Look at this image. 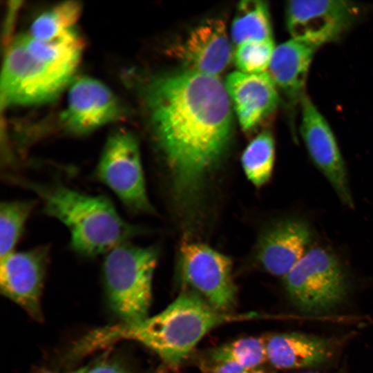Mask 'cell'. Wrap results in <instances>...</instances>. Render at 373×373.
Masks as SVG:
<instances>
[{"label":"cell","mask_w":373,"mask_h":373,"mask_svg":"<svg viewBox=\"0 0 373 373\" xmlns=\"http://www.w3.org/2000/svg\"><path fill=\"white\" fill-rule=\"evenodd\" d=\"M144 98L177 197L191 202L221 160L232 130L231 102L218 77L189 70L153 79Z\"/></svg>","instance_id":"6da1fadb"},{"label":"cell","mask_w":373,"mask_h":373,"mask_svg":"<svg viewBox=\"0 0 373 373\" xmlns=\"http://www.w3.org/2000/svg\"><path fill=\"white\" fill-rule=\"evenodd\" d=\"M258 314H234L216 309L197 292L181 293L163 311L135 323H118L88 332L73 354L83 356L119 341L131 340L149 348L171 367H177L211 329Z\"/></svg>","instance_id":"7a4b0ae2"},{"label":"cell","mask_w":373,"mask_h":373,"mask_svg":"<svg viewBox=\"0 0 373 373\" xmlns=\"http://www.w3.org/2000/svg\"><path fill=\"white\" fill-rule=\"evenodd\" d=\"M83 46L75 28L48 40L30 35L17 37L3 65L1 101L6 105H31L54 99L72 82Z\"/></svg>","instance_id":"3957f363"},{"label":"cell","mask_w":373,"mask_h":373,"mask_svg":"<svg viewBox=\"0 0 373 373\" xmlns=\"http://www.w3.org/2000/svg\"><path fill=\"white\" fill-rule=\"evenodd\" d=\"M13 182L34 192L41 201V211L66 227L70 248L82 256L106 254L142 232L123 219L104 195L84 193L60 182L44 184L15 177Z\"/></svg>","instance_id":"277c9868"},{"label":"cell","mask_w":373,"mask_h":373,"mask_svg":"<svg viewBox=\"0 0 373 373\" xmlns=\"http://www.w3.org/2000/svg\"><path fill=\"white\" fill-rule=\"evenodd\" d=\"M157 258L155 247L129 242L106 254L102 265L106 292L121 322L135 323L149 316Z\"/></svg>","instance_id":"5b68a950"},{"label":"cell","mask_w":373,"mask_h":373,"mask_svg":"<svg viewBox=\"0 0 373 373\" xmlns=\"http://www.w3.org/2000/svg\"><path fill=\"white\" fill-rule=\"evenodd\" d=\"M287 294L304 313L331 311L347 297L349 283L341 261L322 247L308 249L284 277Z\"/></svg>","instance_id":"8992f818"},{"label":"cell","mask_w":373,"mask_h":373,"mask_svg":"<svg viewBox=\"0 0 373 373\" xmlns=\"http://www.w3.org/2000/svg\"><path fill=\"white\" fill-rule=\"evenodd\" d=\"M95 174L128 210L146 213L154 211L147 195L139 144L131 133L119 130L111 135Z\"/></svg>","instance_id":"52a82bcc"},{"label":"cell","mask_w":373,"mask_h":373,"mask_svg":"<svg viewBox=\"0 0 373 373\" xmlns=\"http://www.w3.org/2000/svg\"><path fill=\"white\" fill-rule=\"evenodd\" d=\"M361 8L347 1H290L287 27L291 39L319 48L339 39L357 21Z\"/></svg>","instance_id":"ba28073f"},{"label":"cell","mask_w":373,"mask_h":373,"mask_svg":"<svg viewBox=\"0 0 373 373\" xmlns=\"http://www.w3.org/2000/svg\"><path fill=\"white\" fill-rule=\"evenodd\" d=\"M184 280L216 309L230 312L236 303V287L231 259L201 243H188L180 249Z\"/></svg>","instance_id":"9c48e42d"},{"label":"cell","mask_w":373,"mask_h":373,"mask_svg":"<svg viewBox=\"0 0 373 373\" xmlns=\"http://www.w3.org/2000/svg\"><path fill=\"white\" fill-rule=\"evenodd\" d=\"M50 251L44 245L0 258L1 293L38 321L43 318L41 298Z\"/></svg>","instance_id":"30bf717a"},{"label":"cell","mask_w":373,"mask_h":373,"mask_svg":"<svg viewBox=\"0 0 373 373\" xmlns=\"http://www.w3.org/2000/svg\"><path fill=\"white\" fill-rule=\"evenodd\" d=\"M300 107V134L312 160L341 202L352 209L354 202L345 162L332 130L307 95L302 98Z\"/></svg>","instance_id":"8fae6325"},{"label":"cell","mask_w":373,"mask_h":373,"mask_svg":"<svg viewBox=\"0 0 373 373\" xmlns=\"http://www.w3.org/2000/svg\"><path fill=\"white\" fill-rule=\"evenodd\" d=\"M122 113L119 100L105 84L82 77L71 82L61 121L73 134L85 135L118 119Z\"/></svg>","instance_id":"7c38bea8"},{"label":"cell","mask_w":373,"mask_h":373,"mask_svg":"<svg viewBox=\"0 0 373 373\" xmlns=\"http://www.w3.org/2000/svg\"><path fill=\"white\" fill-rule=\"evenodd\" d=\"M173 50L186 70L215 77L233 58L225 23L217 18L195 26Z\"/></svg>","instance_id":"4fadbf2b"},{"label":"cell","mask_w":373,"mask_h":373,"mask_svg":"<svg viewBox=\"0 0 373 373\" xmlns=\"http://www.w3.org/2000/svg\"><path fill=\"white\" fill-rule=\"evenodd\" d=\"M225 87L241 128L251 131L275 112L279 102L277 86L267 72L230 73Z\"/></svg>","instance_id":"5bb4252c"},{"label":"cell","mask_w":373,"mask_h":373,"mask_svg":"<svg viewBox=\"0 0 373 373\" xmlns=\"http://www.w3.org/2000/svg\"><path fill=\"white\" fill-rule=\"evenodd\" d=\"M311 239L312 231L305 220H282L261 236L256 258L268 273L285 277L307 251Z\"/></svg>","instance_id":"9a60e30c"},{"label":"cell","mask_w":373,"mask_h":373,"mask_svg":"<svg viewBox=\"0 0 373 373\" xmlns=\"http://www.w3.org/2000/svg\"><path fill=\"white\" fill-rule=\"evenodd\" d=\"M332 339L301 333H281L266 341L267 361L278 369L316 366L330 359L336 348Z\"/></svg>","instance_id":"2e32d148"},{"label":"cell","mask_w":373,"mask_h":373,"mask_svg":"<svg viewBox=\"0 0 373 373\" xmlns=\"http://www.w3.org/2000/svg\"><path fill=\"white\" fill-rule=\"evenodd\" d=\"M318 48L291 39L275 48L267 73L291 100L301 101L309 66Z\"/></svg>","instance_id":"e0dca14e"},{"label":"cell","mask_w":373,"mask_h":373,"mask_svg":"<svg viewBox=\"0 0 373 373\" xmlns=\"http://www.w3.org/2000/svg\"><path fill=\"white\" fill-rule=\"evenodd\" d=\"M231 33V39L236 46L248 41L273 39L267 3L258 0L239 2Z\"/></svg>","instance_id":"ac0fdd59"},{"label":"cell","mask_w":373,"mask_h":373,"mask_svg":"<svg viewBox=\"0 0 373 373\" xmlns=\"http://www.w3.org/2000/svg\"><path fill=\"white\" fill-rule=\"evenodd\" d=\"M275 160V143L269 131L258 135L242 155L244 171L256 186L266 183L271 177Z\"/></svg>","instance_id":"d6986e66"},{"label":"cell","mask_w":373,"mask_h":373,"mask_svg":"<svg viewBox=\"0 0 373 373\" xmlns=\"http://www.w3.org/2000/svg\"><path fill=\"white\" fill-rule=\"evenodd\" d=\"M35 200H5L0 204V257L14 251L32 211Z\"/></svg>","instance_id":"ffe728a7"},{"label":"cell","mask_w":373,"mask_h":373,"mask_svg":"<svg viewBox=\"0 0 373 373\" xmlns=\"http://www.w3.org/2000/svg\"><path fill=\"white\" fill-rule=\"evenodd\" d=\"M267 340L256 336L243 337L220 345L209 353V361L232 363L247 367H260L267 360Z\"/></svg>","instance_id":"44dd1931"},{"label":"cell","mask_w":373,"mask_h":373,"mask_svg":"<svg viewBox=\"0 0 373 373\" xmlns=\"http://www.w3.org/2000/svg\"><path fill=\"white\" fill-rule=\"evenodd\" d=\"M82 10L77 1H67L38 16L30 26V35L39 40L52 39L74 28Z\"/></svg>","instance_id":"7402d4cb"},{"label":"cell","mask_w":373,"mask_h":373,"mask_svg":"<svg viewBox=\"0 0 373 373\" xmlns=\"http://www.w3.org/2000/svg\"><path fill=\"white\" fill-rule=\"evenodd\" d=\"M275 48L273 39L243 42L236 46L233 52L235 64L245 73L267 72Z\"/></svg>","instance_id":"603a6c76"},{"label":"cell","mask_w":373,"mask_h":373,"mask_svg":"<svg viewBox=\"0 0 373 373\" xmlns=\"http://www.w3.org/2000/svg\"><path fill=\"white\" fill-rule=\"evenodd\" d=\"M203 373H268L261 367H247L232 363L203 362L200 367Z\"/></svg>","instance_id":"cb8c5ba5"},{"label":"cell","mask_w":373,"mask_h":373,"mask_svg":"<svg viewBox=\"0 0 373 373\" xmlns=\"http://www.w3.org/2000/svg\"><path fill=\"white\" fill-rule=\"evenodd\" d=\"M83 373H140L133 370L121 361L113 358L101 360L92 365L85 366ZM149 373V372H147Z\"/></svg>","instance_id":"d4e9b609"},{"label":"cell","mask_w":373,"mask_h":373,"mask_svg":"<svg viewBox=\"0 0 373 373\" xmlns=\"http://www.w3.org/2000/svg\"><path fill=\"white\" fill-rule=\"evenodd\" d=\"M84 370H85V366L78 368L77 370L66 372H55L52 370H39L36 373H83Z\"/></svg>","instance_id":"484cf974"},{"label":"cell","mask_w":373,"mask_h":373,"mask_svg":"<svg viewBox=\"0 0 373 373\" xmlns=\"http://www.w3.org/2000/svg\"><path fill=\"white\" fill-rule=\"evenodd\" d=\"M300 373H319V372H300Z\"/></svg>","instance_id":"4316f807"}]
</instances>
